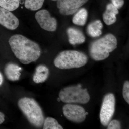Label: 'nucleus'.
<instances>
[{
	"instance_id": "f257e3e1",
	"label": "nucleus",
	"mask_w": 129,
	"mask_h": 129,
	"mask_svg": "<svg viewBox=\"0 0 129 129\" xmlns=\"http://www.w3.org/2000/svg\"><path fill=\"white\" fill-rule=\"evenodd\" d=\"M9 43L14 55L23 64H29L40 56L41 49L39 44L22 35L12 36Z\"/></svg>"
},
{
	"instance_id": "f03ea898",
	"label": "nucleus",
	"mask_w": 129,
	"mask_h": 129,
	"mask_svg": "<svg viewBox=\"0 0 129 129\" xmlns=\"http://www.w3.org/2000/svg\"><path fill=\"white\" fill-rule=\"evenodd\" d=\"M18 105L30 124L37 128L42 127L45 117L41 108L32 98L24 97L19 100Z\"/></svg>"
},
{
	"instance_id": "7ed1b4c3",
	"label": "nucleus",
	"mask_w": 129,
	"mask_h": 129,
	"mask_svg": "<svg viewBox=\"0 0 129 129\" xmlns=\"http://www.w3.org/2000/svg\"><path fill=\"white\" fill-rule=\"evenodd\" d=\"M117 45L115 36L111 34H107L91 43L89 48L90 56L95 61L104 60L116 49Z\"/></svg>"
},
{
	"instance_id": "20e7f679",
	"label": "nucleus",
	"mask_w": 129,
	"mask_h": 129,
	"mask_svg": "<svg viewBox=\"0 0 129 129\" xmlns=\"http://www.w3.org/2000/svg\"><path fill=\"white\" fill-rule=\"evenodd\" d=\"M88 58L85 53L76 50H65L60 52L54 60L58 68L69 69L78 68L87 63Z\"/></svg>"
},
{
	"instance_id": "39448f33",
	"label": "nucleus",
	"mask_w": 129,
	"mask_h": 129,
	"mask_svg": "<svg viewBox=\"0 0 129 129\" xmlns=\"http://www.w3.org/2000/svg\"><path fill=\"white\" fill-rule=\"evenodd\" d=\"M60 100L64 103L85 104L90 100L86 89H83L80 84L70 86L63 88L59 94Z\"/></svg>"
},
{
	"instance_id": "423d86ee",
	"label": "nucleus",
	"mask_w": 129,
	"mask_h": 129,
	"mask_svg": "<svg viewBox=\"0 0 129 129\" xmlns=\"http://www.w3.org/2000/svg\"><path fill=\"white\" fill-rule=\"evenodd\" d=\"M115 99L112 93L107 94L104 97L100 112L101 123L105 127L110 122L115 110Z\"/></svg>"
},
{
	"instance_id": "0eeeda50",
	"label": "nucleus",
	"mask_w": 129,
	"mask_h": 129,
	"mask_svg": "<svg viewBox=\"0 0 129 129\" xmlns=\"http://www.w3.org/2000/svg\"><path fill=\"white\" fill-rule=\"evenodd\" d=\"M63 112L67 119L76 123L84 122L87 113L83 107L79 105L67 103L63 107Z\"/></svg>"
},
{
	"instance_id": "6e6552de",
	"label": "nucleus",
	"mask_w": 129,
	"mask_h": 129,
	"mask_svg": "<svg viewBox=\"0 0 129 129\" xmlns=\"http://www.w3.org/2000/svg\"><path fill=\"white\" fill-rule=\"evenodd\" d=\"M36 21L42 28L49 32L55 31L57 22L55 18L51 16L49 12L45 9L41 10L35 15Z\"/></svg>"
},
{
	"instance_id": "1a4fd4ad",
	"label": "nucleus",
	"mask_w": 129,
	"mask_h": 129,
	"mask_svg": "<svg viewBox=\"0 0 129 129\" xmlns=\"http://www.w3.org/2000/svg\"><path fill=\"white\" fill-rule=\"evenodd\" d=\"M88 0H57V7L63 15H72L76 13Z\"/></svg>"
},
{
	"instance_id": "9d476101",
	"label": "nucleus",
	"mask_w": 129,
	"mask_h": 129,
	"mask_svg": "<svg viewBox=\"0 0 129 129\" xmlns=\"http://www.w3.org/2000/svg\"><path fill=\"white\" fill-rule=\"evenodd\" d=\"M18 18L10 11L0 7V24L11 30L16 29L19 25Z\"/></svg>"
},
{
	"instance_id": "9b49d317",
	"label": "nucleus",
	"mask_w": 129,
	"mask_h": 129,
	"mask_svg": "<svg viewBox=\"0 0 129 129\" xmlns=\"http://www.w3.org/2000/svg\"><path fill=\"white\" fill-rule=\"evenodd\" d=\"M21 67L13 62H9L5 66L4 72L8 80L12 81L18 80L21 76Z\"/></svg>"
},
{
	"instance_id": "f8f14e48",
	"label": "nucleus",
	"mask_w": 129,
	"mask_h": 129,
	"mask_svg": "<svg viewBox=\"0 0 129 129\" xmlns=\"http://www.w3.org/2000/svg\"><path fill=\"white\" fill-rule=\"evenodd\" d=\"M67 33L69 41L73 45L83 44L85 40V37L83 32L73 28H69L67 29Z\"/></svg>"
},
{
	"instance_id": "ddd939ff",
	"label": "nucleus",
	"mask_w": 129,
	"mask_h": 129,
	"mask_svg": "<svg viewBox=\"0 0 129 129\" xmlns=\"http://www.w3.org/2000/svg\"><path fill=\"white\" fill-rule=\"evenodd\" d=\"M49 75L48 68L44 64H40L36 68L33 76V81L37 84L44 83L48 79Z\"/></svg>"
},
{
	"instance_id": "4468645a",
	"label": "nucleus",
	"mask_w": 129,
	"mask_h": 129,
	"mask_svg": "<svg viewBox=\"0 0 129 129\" xmlns=\"http://www.w3.org/2000/svg\"><path fill=\"white\" fill-rule=\"evenodd\" d=\"M119 12L117 8L112 4H109L106 7V11L103 14V20L107 25H111L115 23L117 20L116 15Z\"/></svg>"
},
{
	"instance_id": "2eb2a0df",
	"label": "nucleus",
	"mask_w": 129,
	"mask_h": 129,
	"mask_svg": "<svg viewBox=\"0 0 129 129\" xmlns=\"http://www.w3.org/2000/svg\"><path fill=\"white\" fill-rule=\"evenodd\" d=\"M88 17V13L85 8L78 10L73 17L72 22L74 24L80 26L85 25Z\"/></svg>"
},
{
	"instance_id": "dca6fc26",
	"label": "nucleus",
	"mask_w": 129,
	"mask_h": 129,
	"mask_svg": "<svg viewBox=\"0 0 129 129\" xmlns=\"http://www.w3.org/2000/svg\"><path fill=\"white\" fill-rule=\"evenodd\" d=\"M103 27V25L101 22L100 20H96L88 25L87 32L91 37H98L102 34Z\"/></svg>"
},
{
	"instance_id": "f3484780",
	"label": "nucleus",
	"mask_w": 129,
	"mask_h": 129,
	"mask_svg": "<svg viewBox=\"0 0 129 129\" xmlns=\"http://www.w3.org/2000/svg\"><path fill=\"white\" fill-rule=\"evenodd\" d=\"M20 0H0V7L13 11L19 7Z\"/></svg>"
},
{
	"instance_id": "a211bd4d",
	"label": "nucleus",
	"mask_w": 129,
	"mask_h": 129,
	"mask_svg": "<svg viewBox=\"0 0 129 129\" xmlns=\"http://www.w3.org/2000/svg\"><path fill=\"white\" fill-rule=\"evenodd\" d=\"M44 129H62V126L54 118L48 117L44 120Z\"/></svg>"
},
{
	"instance_id": "6ab92c4d",
	"label": "nucleus",
	"mask_w": 129,
	"mask_h": 129,
	"mask_svg": "<svg viewBox=\"0 0 129 129\" xmlns=\"http://www.w3.org/2000/svg\"><path fill=\"white\" fill-rule=\"evenodd\" d=\"M44 2V0H25L24 6L28 10L37 11L41 8Z\"/></svg>"
},
{
	"instance_id": "aec40b11",
	"label": "nucleus",
	"mask_w": 129,
	"mask_h": 129,
	"mask_svg": "<svg viewBox=\"0 0 129 129\" xmlns=\"http://www.w3.org/2000/svg\"><path fill=\"white\" fill-rule=\"evenodd\" d=\"M123 95L125 101L129 104V82L126 81L124 84L123 89Z\"/></svg>"
},
{
	"instance_id": "412c9836",
	"label": "nucleus",
	"mask_w": 129,
	"mask_h": 129,
	"mask_svg": "<svg viewBox=\"0 0 129 129\" xmlns=\"http://www.w3.org/2000/svg\"><path fill=\"white\" fill-rule=\"evenodd\" d=\"M107 129H120L121 128L120 122L117 120H113L109 123Z\"/></svg>"
},
{
	"instance_id": "4be33fe9",
	"label": "nucleus",
	"mask_w": 129,
	"mask_h": 129,
	"mask_svg": "<svg viewBox=\"0 0 129 129\" xmlns=\"http://www.w3.org/2000/svg\"><path fill=\"white\" fill-rule=\"evenodd\" d=\"M112 4L117 9H120L124 4V0H111Z\"/></svg>"
},
{
	"instance_id": "5701e85b",
	"label": "nucleus",
	"mask_w": 129,
	"mask_h": 129,
	"mask_svg": "<svg viewBox=\"0 0 129 129\" xmlns=\"http://www.w3.org/2000/svg\"><path fill=\"white\" fill-rule=\"evenodd\" d=\"M5 120V115L3 113L0 112V124H2Z\"/></svg>"
},
{
	"instance_id": "b1692460",
	"label": "nucleus",
	"mask_w": 129,
	"mask_h": 129,
	"mask_svg": "<svg viewBox=\"0 0 129 129\" xmlns=\"http://www.w3.org/2000/svg\"><path fill=\"white\" fill-rule=\"evenodd\" d=\"M3 82V78L2 74L0 72V86L2 85Z\"/></svg>"
},
{
	"instance_id": "393cba45",
	"label": "nucleus",
	"mask_w": 129,
	"mask_h": 129,
	"mask_svg": "<svg viewBox=\"0 0 129 129\" xmlns=\"http://www.w3.org/2000/svg\"><path fill=\"white\" fill-rule=\"evenodd\" d=\"M53 1H56V0H53Z\"/></svg>"
}]
</instances>
